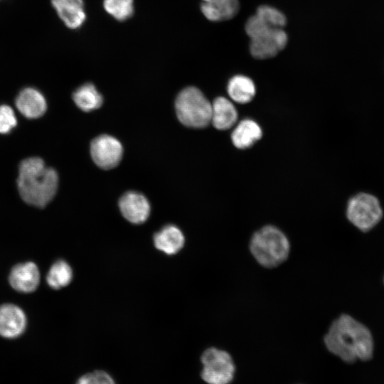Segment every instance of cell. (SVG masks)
<instances>
[{"label": "cell", "instance_id": "cell-8", "mask_svg": "<svg viewBox=\"0 0 384 384\" xmlns=\"http://www.w3.org/2000/svg\"><path fill=\"white\" fill-rule=\"evenodd\" d=\"M91 156L97 166L103 169H110L121 161L123 149L121 143L110 135H100L90 144Z\"/></svg>", "mask_w": 384, "mask_h": 384}, {"label": "cell", "instance_id": "cell-18", "mask_svg": "<svg viewBox=\"0 0 384 384\" xmlns=\"http://www.w3.org/2000/svg\"><path fill=\"white\" fill-rule=\"evenodd\" d=\"M255 86L252 80L244 75L233 77L228 85V92L230 98L238 103L250 102L255 95Z\"/></svg>", "mask_w": 384, "mask_h": 384}, {"label": "cell", "instance_id": "cell-6", "mask_svg": "<svg viewBox=\"0 0 384 384\" xmlns=\"http://www.w3.org/2000/svg\"><path fill=\"white\" fill-rule=\"evenodd\" d=\"M348 220L362 232L373 228L381 220L383 210L378 198L366 193H358L348 202Z\"/></svg>", "mask_w": 384, "mask_h": 384}, {"label": "cell", "instance_id": "cell-13", "mask_svg": "<svg viewBox=\"0 0 384 384\" xmlns=\"http://www.w3.org/2000/svg\"><path fill=\"white\" fill-rule=\"evenodd\" d=\"M15 104L20 113L28 119L41 117L47 109L44 96L33 87L23 89L17 95Z\"/></svg>", "mask_w": 384, "mask_h": 384}, {"label": "cell", "instance_id": "cell-16", "mask_svg": "<svg viewBox=\"0 0 384 384\" xmlns=\"http://www.w3.org/2000/svg\"><path fill=\"white\" fill-rule=\"evenodd\" d=\"M184 236L181 230L175 225L164 227L154 236L156 247L167 255L178 252L183 246Z\"/></svg>", "mask_w": 384, "mask_h": 384}, {"label": "cell", "instance_id": "cell-7", "mask_svg": "<svg viewBox=\"0 0 384 384\" xmlns=\"http://www.w3.org/2000/svg\"><path fill=\"white\" fill-rule=\"evenodd\" d=\"M201 378L208 384H229L234 378L235 364L225 351L209 348L201 358Z\"/></svg>", "mask_w": 384, "mask_h": 384}, {"label": "cell", "instance_id": "cell-12", "mask_svg": "<svg viewBox=\"0 0 384 384\" xmlns=\"http://www.w3.org/2000/svg\"><path fill=\"white\" fill-rule=\"evenodd\" d=\"M26 326V317L21 308L11 304L0 306V336L16 338L23 332Z\"/></svg>", "mask_w": 384, "mask_h": 384}, {"label": "cell", "instance_id": "cell-20", "mask_svg": "<svg viewBox=\"0 0 384 384\" xmlns=\"http://www.w3.org/2000/svg\"><path fill=\"white\" fill-rule=\"evenodd\" d=\"M73 278V271L70 266L64 260L55 262L50 268L46 281L48 284L54 289H59L67 286Z\"/></svg>", "mask_w": 384, "mask_h": 384}, {"label": "cell", "instance_id": "cell-15", "mask_svg": "<svg viewBox=\"0 0 384 384\" xmlns=\"http://www.w3.org/2000/svg\"><path fill=\"white\" fill-rule=\"evenodd\" d=\"M212 105L211 122L215 128L225 130L231 128L238 119L234 105L227 98L217 97Z\"/></svg>", "mask_w": 384, "mask_h": 384}, {"label": "cell", "instance_id": "cell-1", "mask_svg": "<svg viewBox=\"0 0 384 384\" xmlns=\"http://www.w3.org/2000/svg\"><path fill=\"white\" fill-rule=\"evenodd\" d=\"M326 348L346 363L368 361L373 353L370 331L348 314H341L331 324L324 338Z\"/></svg>", "mask_w": 384, "mask_h": 384}, {"label": "cell", "instance_id": "cell-25", "mask_svg": "<svg viewBox=\"0 0 384 384\" xmlns=\"http://www.w3.org/2000/svg\"><path fill=\"white\" fill-rule=\"evenodd\" d=\"M383 282H384V277H383Z\"/></svg>", "mask_w": 384, "mask_h": 384}, {"label": "cell", "instance_id": "cell-19", "mask_svg": "<svg viewBox=\"0 0 384 384\" xmlns=\"http://www.w3.org/2000/svg\"><path fill=\"white\" fill-rule=\"evenodd\" d=\"M73 99L75 105L84 112L98 109L103 102L102 95L91 83L79 87L73 92Z\"/></svg>", "mask_w": 384, "mask_h": 384}, {"label": "cell", "instance_id": "cell-22", "mask_svg": "<svg viewBox=\"0 0 384 384\" xmlns=\"http://www.w3.org/2000/svg\"><path fill=\"white\" fill-rule=\"evenodd\" d=\"M256 14L267 23L277 28H283L287 23V19L284 14L270 6H260L257 8Z\"/></svg>", "mask_w": 384, "mask_h": 384}, {"label": "cell", "instance_id": "cell-10", "mask_svg": "<svg viewBox=\"0 0 384 384\" xmlns=\"http://www.w3.org/2000/svg\"><path fill=\"white\" fill-rule=\"evenodd\" d=\"M51 5L62 22L70 29L80 28L86 21L83 0H51Z\"/></svg>", "mask_w": 384, "mask_h": 384}, {"label": "cell", "instance_id": "cell-21", "mask_svg": "<svg viewBox=\"0 0 384 384\" xmlns=\"http://www.w3.org/2000/svg\"><path fill=\"white\" fill-rule=\"evenodd\" d=\"M105 11L118 21L131 18L134 12V0H103Z\"/></svg>", "mask_w": 384, "mask_h": 384}, {"label": "cell", "instance_id": "cell-11", "mask_svg": "<svg viewBox=\"0 0 384 384\" xmlns=\"http://www.w3.org/2000/svg\"><path fill=\"white\" fill-rule=\"evenodd\" d=\"M11 286L23 293L34 292L40 282V272L36 265L31 262L14 266L9 277Z\"/></svg>", "mask_w": 384, "mask_h": 384}, {"label": "cell", "instance_id": "cell-2", "mask_svg": "<svg viewBox=\"0 0 384 384\" xmlns=\"http://www.w3.org/2000/svg\"><path fill=\"white\" fill-rule=\"evenodd\" d=\"M58 185V174L40 157H29L19 164L18 191L27 204L46 207L54 198Z\"/></svg>", "mask_w": 384, "mask_h": 384}, {"label": "cell", "instance_id": "cell-3", "mask_svg": "<svg viewBox=\"0 0 384 384\" xmlns=\"http://www.w3.org/2000/svg\"><path fill=\"white\" fill-rule=\"evenodd\" d=\"M255 260L262 267L273 268L287 260L290 242L285 233L273 225H266L256 230L249 244Z\"/></svg>", "mask_w": 384, "mask_h": 384}, {"label": "cell", "instance_id": "cell-17", "mask_svg": "<svg viewBox=\"0 0 384 384\" xmlns=\"http://www.w3.org/2000/svg\"><path fill=\"white\" fill-rule=\"evenodd\" d=\"M262 132L257 122L252 119L241 121L235 128L231 134L233 144L239 149H246L251 146L260 139Z\"/></svg>", "mask_w": 384, "mask_h": 384}, {"label": "cell", "instance_id": "cell-5", "mask_svg": "<svg viewBox=\"0 0 384 384\" xmlns=\"http://www.w3.org/2000/svg\"><path fill=\"white\" fill-rule=\"evenodd\" d=\"M175 107L178 120L185 126L203 128L211 121L212 105L198 88L188 87L178 95Z\"/></svg>", "mask_w": 384, "mask_h": 384}, {"label": "cell", "instance_id": "cell-23", "mask_svg": "<svg viewBox=\"0 0 384 384\" xmlns=\"http://www.w3.org/2000/svg\"><path fill=\"white\" fill-rule=\"evenodd\" d=\"M17 124L13 109L6 105H0V134L9 133Z\"/></svg>", "mask_w": 384, "mask_h": 384}, {"label": "cell", "instance_id": "cell-4", "mask_svg": "<svg viewBox=\"0 0 384 384\" xmlns=\"http://www.w3.org/2000/svg\"><path fill=\"white\" fill-rule=\"evenodd\" d=\"M245 31L250 38V53L258 59L275 56L284 48L288 41L283 28L271 25L256 14L247 21Z\"/></svg>", "mask_w": 384, "mask_h": 384}, {"label": "cell", "instance_id": "cell-14", "mask_svg": "<svg viewBox=\"0 0 384 384\" xmlns=\"http://www.w3.org/2000/svg\"><path fill=\"white\" fill-rule=\"evenodd\" d=\"M238 0H202L201 11L211 21H220L233 18L239 11Z\"/></svg>", "mask_w": 384, "mask_h": 384}, {"label": "cell", "instance_id": "cell-9", "mask_svg": "<svg viewBox=\"0 0 384 384\" xmlns=\"http://www.w3.org/2000/svg\"><path fill=\"white\" fill-rule=\"evenodd\" d=\"M119 207L122 215L134 224L145 222L150 213V205L146 198L134 191L127 192L121 197Z\"/></svg>", "mask_w": 384, "mask_h": 384}, {"label": "cell", "instance_id": "cell-24", "mask_svg": "<svg viewBox=\"0 0 384 384\" xmlns=\"http://www.w3.org/2000/svg\"><path fill=\"white\" fill-rule=\"evenodd\" d=\"M76 384H116L112 376L102 370H96L82 375Z\"/></svg>", "mask_w": 384, "mask_h": 384}]
</instances>
